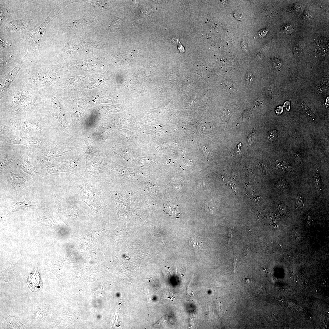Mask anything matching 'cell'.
Instances as JSON below:
<instances>
[{"label": "cell", "mask_w": 329, "mask_h": 329, "mask_svg": "<svg viewBox=\"0 0 329 329\" xmlns=\"http://www.w3.org/2000/svg\"><path fill=\"white\" fill-rule=\"evenodd\" d=\"M29 23L28 22L21 20H13L7 24L6 28L11 32H18L25 28Z\"/></svg>", "instance_id": "9a60e30c"}, {"label": "cell", "mask_w": 329, "mask_h": 329, "mask_svg": "<svg viewBox=\"0 0 329 329\" xmlns=\"http://www.w3.org/2000/svg\"><path fill=\"white\" fill-rule=\"evenodd\" d=\"M278 131L274 129H271L268 132L267 137L270 141L273 142L275 140L278 136Z\"/></svg>", "instance_id": "7402d4cb"}, {"label": "cell", "mask_w": 329, "mask_h": 329, "mask_svg": "<svg viewBox=\"0 0 329 329\" xmlns=\"http://www.w3.org/2000/svg\"><path fill=\"white\" fill-rule=\"evenodd\" d=\"M16 66L13 70L5 74L1 79L0 97L1 98L9 89L11 83L16 76L20 69L19 65Z\"/></svg>", "instance_id": "7c38bea8"}, {"label": "cell", "mask_w": 329, "mask_h": 329, "mask_svg": "<svg viewBox=\"0 0 329 329\" xmlns=\"http://www.w3.org/2000/svg\"><path fill=\"white\" fill-rule=\"evenodd\" d=\"M56 75L51 70L43 69L29 73L25 80L30 89L38 91L48 89L55 81Z\"/></svg>", "instance_id": "7a4b0ae2"}, {"label": "cell", "mask_w": 329, "mask_h": 329, "mask_svg": "<svg viewBox=\"0 0 329 329\" xmlns=\"http://www.w3.org/2000/svg\"><path fill=\"white\" fill-rule=\"evenodd\" d=\"M27 284L30 290L33 292H37L41 289L42 283L38 271L35 270L29 276Z\"/></svg>", "instance_id": "5bb4252c"}, {"label": "cell", "mask_w": 329, "mask_h": 329, "mask_svg": "<svg viewBox=\"0 0 329 329\" xmlns=\"http://www.w3.org/2000/svg\"><path fill=\"white\" fill-rule=\"evenodd\" d=\"M30 151L29 150L19 156L18 159V161L19 166L23 172L34 177L36 175L40 173L36 171L35 167L29 160V157L30 153Z\"/></svg>", "instance_id": "8fae6325"}, {"label": "cell", "mask_w": 329, "mask_h": 329, "mask_svg": "<svg viewBox=\"0 0 329 329\" xmlns=\"http://www.w3.org/2000/svg\"><path fill=\"white\" fill-rule=\"evenodd\" d=\"M82 147L85 153L86 166L80 175L87 179L103 183L105 165L100 144L88 139L82 143Z\"/></svg>", "instance_id": "6da1fadb"}, {"label": "cell", "mask_w": 329, "mask_h": 329, "mask_svg": "<svg viewBox=\"0 0 329 329\" xmlns=\"http://www.w3.org/2000/svg\"><path fill=\"white\" fill-rule=\"evenodd\" d=\"M35 206L27 201L25 198L24 201L21 202H13L12 208L10 212L19 210H23Z\"/></svg>", "instance_id": "e0dca14e"}, {"label": "cell", "mask_w": 329, "mask_h": 329, "mask_svg": "<svg viewBox=\"0 0 329 329\" xmlns=\"http://www.w3.org/2000/svg\"><path fill=\"white\" fill-rule=\"evenodd\" d=\"M38 93H31L24 99L20 106L14 111L8 112L13 115H19L30 111L40 104V98Z\"/></svg>", "instance_id": "ba28073f"}, {"label": "cell", "mask_w": 329, "mask_h": 329, "mask_svg": "<svg viewBox=\"0 0 329 329\" xmlns=\"http://www.w3.org/2000/svg\"><path fill=\"white\" fill-rule=\"evenodd\" d=\"M28 88L29 87H20L13 93L11 100V108H13L18 106H20L24 99L30 93L28 89Z\"/></svg>", "instance_id": "4fadbf2b"}, {"label": "cell", "mask_w": 329, "mask_h": 329, "mask_svg": "<svg viewBox=\"0 0 329 329\" xmlns=\"http://www.w3.org/2000/svg\"><path fill=\"white\" fill-rule=\"evenodd\" d=\"M253 80V76L252 74H246V83L247 84H250L251 83Z\"/></svg>", "instance_id": "1f68e13d"}, {"label": "cell", "mask_w": 329, "mask_h": 329, "mask_svg": "<svg viewBox=\"0 0 329 329\" xmlns=\"http://www.w3.org/2000/svg\"><path fill=\"white\" fill-rule=\"evenodd\" d=\"M78 142L69 145H55L41 150L40 154L39 162H46L53 161L65 153L70 151L79 150L80 148Z\"/></svg>", "instance_id": "3957f363"}, {"label": "cell", "mask_w": 329, "mask_h": 329, "mask_svg": "<svg viewBox=\"0 0 329 329\" xmlns=\"http://www.w3.org/2000/svg\"><path fill=\"white\" fill-rule=\"evenodd\" d=\"M284 106L287 111H289L290 107V103L288 101L285 102L284 104Z\"/></svg>", "instance_id": "e575fe53"}, {"label": "cell", "mask_w": 329, "mask_h": 329, "mask_svg": "<svg viewBox=\"0 0 329 329\" xmlns=\"http://www.w3.org/2000/svg\"><path fill=\"white\" fill-rule=\"evenodd\" d=\"M50 113L52 116L56 127L67 134L73 132L72 125L68 120L62 106L55 98L51 101Z\"/></svg>", "instance_id": "277c9868"}, {"label": "cell", "mask_w": 329, "mask_h": 329, "mask_svg": "<svg viewBox=\"0 0 329 329\" xmlns=\"http://www.w3.org/2000/svg\"><path fill=\"white\" fill-rule=\"evenodd\" d=\"M293 28L292 26L289 24H287L283 26L281 29L282 32L288 35L291 34L293 32Z\"/></svg>", "instance_id": "d4e9b609"}, {"label": "cell", "mask_w": 329, "mask_h": 329, "mask_svg": "<svg viewBox=\"0 0 329 329\" xmlns=\"http://www.w3.org/2000/svg\"><path fill=\"white\" fill-rule=\"evenodd\" d=\"M280 289L281 291H285L286 289V288L285 287H281L280 288Z\"/></svg>", "instance_id": "74e56055"}, {"label": "cell", "mask_w": 329, "mask_h": 329, "mask_svg": "<svg viewBox=\"0 0 329 329\" xmlns=\"http://www.w3.org/2000/svg\"><path fill=\"white\" fill-rule=\"evenodd\" d=\"M165 210L166 212L173 218H178L179 213L178 208L175 205H170L166 207Z\"/></svg>", "instance_id": "44dd1931"}, {"label": "cell", "mask_w": 329, "mask_h": 329, "mask_svg": "<svg viewBox=\"0 0 329 329\" xmlns=\"http://www.w3.org/2000/svg\"><path fill=\"white\" fill-rule=\"evenodd\" d=\"M13 157L9 155H0V170L2 173L6 166L11 163Z\"/></svg>", "instance_id": "d6986e66"}, {"label": "cell", "mask_w": 329, "mask_h": 329, "mask_svg": "<svg viewBox=\"0 0 329 329\" xmlns=\"http://www.w3.org/2000/svg\"><path fill=\"white\" fill-rule=\"evenodd\" d=\"M38 164L41 169V174L44 177L54 173H68L62 161L55 160L50 162H39Z\"/></svg>", "instance_id": "30bf717a"}, {"label": "cell", "mask_w": 329, "mask_h": 329, "mask_svg": "<svg viewBox=\"0 0 329 329\" xmlns=\"http://www.w3.org/2000/svg\"><path fill=\"white\" fill-rule=\"evenodd\" d=\"M278 186L280 188H286L288 186L287 183L285 181L282 180L279 182Z\"/></svg>", "instance_id": "4dcf8cb0"}, {"label": "cell", "mask_w": 329, "mask_h": 329, "mask_svg": "<svg viewBox=\"0 0 329 329\" xmlns=\"http://www.w3.org/2000/svg\"><path fill=\"white\" fill-rule=\"evenodd\" d=\"M66 168L68 173L73 175L82 173L86 166V157L85 153L80 154L75 158L68 161H62Z\"/></svg>", "instance_id": "9c48e42d"}, {"label": "cell", "mask_w": 329, "mask_h": 329, "mask_svg": "<svg viewBox=\"0 0 329 329\" xmlns=\"http://www.w3.org/2000/svg\"><path fill=\"white\" fill-rule=\"evenodd\" d=\"M9 10L8 8L2 6H0V19L1 22L2 21V19L6 16L9 15Z\"/></svg>", "instance_id": "484cf974"}, {"label": "cell", "mask_w": 329, "mask_h": 329, "mask_svg": "<svg viewBox=\"0 0 329 329\" xmlns=\"http://www.w3.org/2000/svg\"><path fill=\"white\" fill-rule=\"evenodd\" d=\"M12 46L11 43L5 39L1 37L0 48L1 49L8 48Z\"/></svg>", "instance_id": "cb8c5ba5"}, {"label": "cell", "mask_w": 329, "mask_h": 329, "mask_svg": "<svg viewBox=\"0 0 329 329\" xmlns=\"http://www.w3.org/2000/svg\"><path fill=\"white\" fill-rule=\"evenodd\" d=\"M269 31L267 29H264L260 31L258 33V36L260 38L264 37Z\"/></svg>", "instance_id": "d6a6232c"}, {"label": "cell", "mask_w": 329, "mask_h": 329, "mask_svg": "<svg viewBox=\"0 0 329 329\" xmlns=\"http://www.w3.org/2000/svg\"><path fill=\"white\" fill-rule=\"evenodd\" d=\"M239 12H236L234 13V16L235 17L237 18V19L239 20H240L242 19V17L241 15V14Z\"/></svg>", "instance_id": "d590c367"}, {"label": "cell", "mask_w": 329, "mask_h": 329, "mask_svg": "<svg viewBox=\"0 0 329 329\" xmlns=\"http://www.w3.org/2000/svg\"><path fill=\"white\" fill-rule=\"evenodd\" d=\"M91 23L90 19L83 16L82 18L76 20L74 21L71 23L70 24L69 27L73 28H78L82 27L85 26Z\"/></svg>", "instance_id": "ffe728a7"}, {"label": "cell", "mask_w": 329, "mask_h": 329, "mask_svg": "<svg viewBox=\"0 0 329 329\" xmlns=\"http://www.w3.org/2000/svg\"><path fill=\"white\" fill-rule=\"evenodd\" d=\"M12 56L8 55L0 57V77L4 76L8 73L7 71L12 62Z\"/></svg>", "instance_id": "2e32d148"}, {"label": "cell", "mask_w": 329, "mask_h": 329, "mask_svg": "<svg viewBox=\"0 0 329 329\" xmlns=\"http://www.w3.org/2000/svg\"><path fill=\"white\" fill-rule=\"evenodd\" d=\"M301 106L303 111L309 117L312 119H314L316 117L315 115L309 109L307 106L306 104L304 102H302L301 104Z\"/></svg>", "instance_id": "603a6c76"}, {"label": "cell", "mask_w": 329, "mask_h": 329, "mask_svg": "<svg viewBox=\"0 0 329 329\" xmlns=\"http://www.w3.org/2000/svg\"><path fill=\"white\" fill-rule=\"evenodd\" d=\"M328 104H329V97L327 98V99L326 100V106H327H327H328Z\"/></svg>", "instance_id": "8d00e7d4"}, {"label": "cell", "mask_w": 329, "mask_h": 329, "mask_svg": "<svg viewBox=\"0 0 329 329\" xmlns=\"http://www.w3.org/2000/svg\"><path fill=\"white\" fill-rule=\"evenodd\" d=\"M5 169L6 178L10 191L13 193L19 192L28 186V179L27 174L22 171L19 166L18 170Z\"/></svg>", "instance_id": "5b68a950"}, {"label": "cell", "mask_w": 329, "mask_h": 329, "mask_svg": "<svg viewBox=\"0 0 329 329\" xmlns=\"http://www.w3.org/2000/svg\"><path fill=\"white\" fill-rule=\"evenodd\" d=\"M283 110V107L282 106L278 107L275 110L276 113L277 115H280L282 112Z\"/></svg>", "instance_id": "836d02e7"}, {"label": "cell", "mask_w": 329, "mask_h": 329, "mask_svg": "<svg viewBox=\"0 0 329 329\" xmlns=\"http://www.w3.org/2000/svg\"><path fill=\"white\" fill-rule=\"evenodd\" d=\"M2 146L20 144L27 146L30 149L39 148L43 149L47 147L46 143L40 138L27 137L19 135H12L2 140Z\"/></svg>", "instance_id": "8992f818"}, {"label": "cell", "mask_w": 329, "mask_h": 329, "mask_svg": "<svg viewBox=\"0 0 329 329\" xmlns=\"http://www.w3.org/2000/svg\"><path fill=\"white\" fill-rule=\"evenodd\" d=\"M314 180L315 187L317 188H319L321 186V181L318 175H315Z\"/></svg>", "instance_id": "83f0119b"}, {"label": "cell", "mask_w": 329, "mask_h": 329, "mask_svg": "<svg viewBox=\"0 0 329 329\" xmlns=\"http://www.w3.org/2000/svg\"><path fill=\"white\" fill-rule=\"evenodd\" d=\"M239 104H234L227 106L225 108L223 112L222 116L223 120L225 122L230 119L232 114L235 113L239 107Z\"/></svg>", "instance_id": "ac0fdd59"}, {"label": "cell", "mask_w": 329, "mask_h": 329, "mask_svg": "<svg viewBox=\"0 0 329 329\" xmlns=\"http://www.w3.org/2000/svg\"><path fill=\"white\" fill-rule=\"evenodd\" d=\"M245 281L246 283H248L249 281V279L246 278L245 279Z\"/></svg>", "instance_id": "f35d334b"}, {"label": "cell", "mask_w": 329, "mask_h": 329, "mask_svg": "<svg viewBox=\"0 0 329 329\" xmlns=\"http://www.w3.org/2000/svg\"><path fill=\"white\" fill-rule=\"evenodd\" d=\"M10 122L14 129L21 133L37 134L43 131V124L36 119H16Z\"/></svg>", "instance_id": "52a82bcc"}, {"label": "cell", "mask_w": 329, "mask_h": 329, "mask_svg": "<svg viewBox=\"0 0 329 329\" xmlns=\"http://www.w3.org/2000/svg\"><path fill=\"white\" fill-rule=\"evenodd\" d=\"M255 133L253 131L250 133L248 136L247 141L249 144L251 145L253 144L255 138Z\"/></svg>", "instance_id": "f546056e"}, {"label": "cell", "mask_w": 329, "mask_h": 329, "mask_svg": "<svg viewBox=\"0 0 329 329\" xmlns=\"http://www.w3.org/2000/svg\"><path fill=\"white\" fill-rule=\"evenodd\" d=\"M293 51L294 54L297 58L301 57L302 55V52L299 48L295 47L293 48Z\"/></svg>", "instance_id": "4316f807"}, {"label": "cell", "mask_w": 329, "mask_h": 329, "mask_svg": "<svg viewBox=\"0 0 329 329\" xmlns=\"http://www.w3.org/2000/svg\"><path fill=\"white\" fill-rule=\"evenodd\" d=\"M190 242L193 246L196 248H200L201 247L200 241L198 239H191Z\"/></svg>", "instance_id": "f1b7e54d"}]
</instances>
